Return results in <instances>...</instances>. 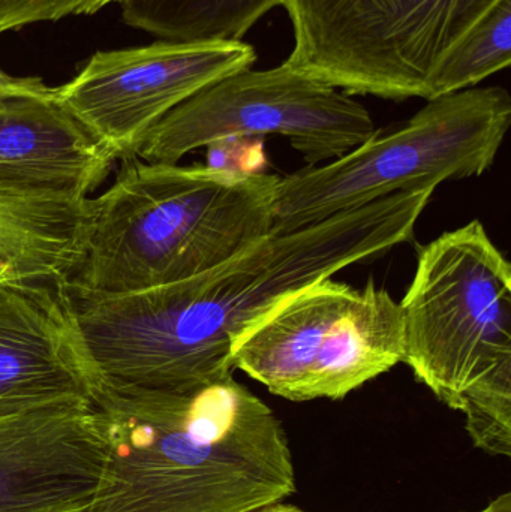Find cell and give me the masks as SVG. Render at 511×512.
Here are the masks:
<instances>
[{
  "label": "cell",
  "instance_id": "6da1fadb",
  "mask_svg": "<svg viewBox=\"0 0 511 512\" xmlns=\"http://www.w3.org/2000/svg\"><path fill=\"white\" fill-rule=\"evenodd\" d=\"M437 185L423 183L263 242L191 279L75 300L99 381L186 391L233 375L236 337L294 292L413 237Z\"/></svg>",
  "mask_w": 511,
  "mask_h": 512
},
{
  "label": "cell",
  "instance_id": "7a4b0ae2",
  "mask_svg": "<svg viewBox=\"0 0 511 512\" xmlns=\"http://www.w3.org/2000/svg\"><path fill=\"white\" fill-rule=\"evenodd\" d=\"M105 465L86 512H249L287 501L284 424L233 375L186 391L96 381Z\"/></svg>",
  "mask_w": 511,
  "mask_h": 512
},
{
  "label": "cell",
  "instance_id": "3957f363",
  "mask_svg": "<svg viewBox=\"0 0 511 512\" xmlns=\"http://www.w3.org/2000/svg\"><path fill=\"white\" fill-rule=\"evenodd\" d=\"M281 177L216 165L123 159L113 185L90 198L75 300L191 279L273 233Z\"/></svg>",
  "mask_w": 511,
  "mask_h": 512
},
{
  "label": "cell",
  "instance_id": "277c9868",
  "mask_svg": "<svg viewBox=\"0 0 511 512\" xmlns=\"http://www.w3.org/2000/svg\"><path fill=\"white\" fill-rule=\"evenodd\" d=\"M510 125L504 87L428 99L399 128L377 131L320 167L281 177L273 230L288 233L423 183L480 177L494 165Z\"/></svg>",
  "mask_w": 511,
  "mask_h": 512
},
{
  "label": "cell",
  "instance_id": "5b68a950",
  "mask_svg": "<svg viewBox=\"0 0 511 512\" xmlns=\"http://www.w3.org/2000/svg\"><path fill=\"white\" fill-rule=\"evenodd\" d=\"M404 360L398 301L369 282L333 277L294 292L234 340L240 370L290 402L341 400Z\"/></svg>",
  "mask_w": 511,
  "mask_h": 512
},
{
  "label": "cell",
  "instance_id": "8992f818",
  "mask_svg": "<svg viewBox=\"0 0 511 512\" xmlns=\"http://www.w3.org/2000/svg\"><path fill=\"white\" fill-rule=\"evenodd\" d=\"M399 307L402 361L450 409L510 366L511 265L477 219L420 249Z\"/></svg>",
  "mask_w": 511,
  "mask_h": 512
},
{
  "label": "cell",
  "instance_id": "52a82bcc",
  "mask_svg": "<svg viewBox=\"0 0 511 512\" xmlns=\"http://www.w3.org/2000/svg\"><path fill=\"white\" fill-rule=\"evenodd\" d=\"M498 0H284L285 65L347 95L431 98L450 48Z\"/></svg>",
  "mask_w": 511,
  "mask_h": 512
},
{
  "label": "cell",
  "instance_id": "ba28073f",
  "mask_svg": "<svg viewBox=\"0 0 511 512\" xmlns=\"http://www.w3.org/2000/svg\"><path fill=\"white\" fill-rule=\"evenodd\" d=\"M375 132L371 114L351 95L282 63L204 87L149 129L129 158L174 165L203 147L279 135L314 167L341 158Z\"/></svg>",
  "mask_w": 511,
  "mask_h": 512
},
{
  "label": "cell",
  "instance_id": "9c48e42d",
  "mask_svg": "<svg viewBox=\"0 0 511 512\" xmlns=\"http://www.w3.org/2000/svg\"><path fill=\"white\" fill-rule=\"evenodd\" d=\"M257 62L243 41H158L96 51L54 98L126 159L170 111L215 81Z\"/></svg>",
  "mask_w": 511,
  "mask_h": 512
},
{
  "label": "cell",
  "instance_id": "30bf717a",
  "mask_svg": "<svg viewBox=\"0 0 511 512\" xmlns=\"http://www.w3.org/2000/svg\"><path fill=\"white\" fill-rule=\"evenodd\" d=\"M104 465L92 400L0 415V512H86Z\"/></svg>",
  "mask_w": 511,
  "mask_h": 512
},
{
  "label": "cell",
  "instance_id": "8fae6325",
  "mask_svg": "<svg viewBox=\"0 0 511 512\" xmlns=\"http://www.w3.org/2000/svg\"><path fill=\"white\" fill-rule=\"evenodd\" d=\"M96 381L68 283L0 286V415L90 400Z\"/></svg>",
  "mask_w": 511,
  "mask_h": 512
},
{
  "label": "cell",
  "instance_id": "7c38bea8",
  "mask_svg": "<svg viewBox=\"0 0 511 512\" xmlns=\"http://www.w3.org/2000/svg\"><path fill=\"white\" fill-rule=\"evenodd\" d=\"M113 147L45 93L0 95V185L89 198L117 161Z\"/></svg>",
  "mask_w": 511,
  "mask_h": 512
},
{
  "label": "cell",
  "instance_id": "4fadbf2b",
  "mask_svg": "<svg viewBox=\"0 0 511 512\" xmlns=\"http://www.w3.org/2000/svg\"><path fill=\"white\" fill-rule=\"evenodd\" d=\"M90 197L0 185V286L69 283L83 259Z\"/></svg>",
  "mask_w": 511,
  "mask_h": 512
},
{
  "label": "cell",
  "instance_id": "5bb4252c",
  "mask_svg": "<svg viewBox=\"0 0 511 512\" xmlns=\"http://www.w3.org/2000/svg\"><path fill=\"white\" fill-rule=\"evenodd\" d=\"M284 0H119L123 23L161 41H242Z\"/></svg>",
  "mask_w": 511,
  "mask_h": 512
},
{
  "label": "cell",
  "instance_id": "9a60e30c",
  "mask_svg": "<svg viewBox=\"0 0 511 512\" xmlns=\"http://www.w3.org/2000/svg\"><path fill=\"white\" fill-rule=\"evenodd\" d=\"M511 62V0H498L443 57L431 98L476 87Z\"/></svg>",
  "mask_w": 511,
  "mask_h": 512
},
{
  "label": "cell",
  "instance_id": "2e32d148",
  "mask_svg": "<svg viewBox=\"0 0 511 512\" xmlns=\"http://www.w3.org/2000/svg\"><path fill=\"white\" fill-rule=\"evenodd\" d=\"M458 411L477 448L492 456H511V364L471 385Z\"/></svg>",
  "mask_w": 511,
  "mask_h": 512
},
{
  "label": "cell",
  "instance_id": "e0dca14e",
  "mask_svg": "<svg viewBox=\"0 0 511 512\" xmlns=\"http://www.w3.org/2000/svg\"><path fill=\"white\" fill-rule=\"evenodd\" d=\"M119 0H0V35L39 23L93 15Z\"/></svg>",
  "mask_w": 511,
  "mask_h": 512
},
{
  "label": "cell",
  "instance_id": "ac0fdd59",
  "mask_svg": "<svg viewBox=\"0 0 511 512\" xmlns=\"http://www.w3.org/2000/svg\"><path fill=\"white\" fill-rule=\"evenodd\" d=\"M51 87L45 86L39 78L12 77L0 69V90L11 93H45Z\"/></svg>",
  "mask_w": 511,
  "mask_h": 512
},
{
  "label": "cell",
  "instance_id": "d6986e66",
  "mask_svg": "<svg viewBox=\"0 0 511 512\" xmlns=\"http://www.w3.org/2000/svg\"><path fill=\"white\" fill-rule=\"evenodd\" d=\"M477 512H511V493L506 492L495 498L491 504Z\"/></svg>",
  "mask_w": 511,
  "mask_h": 512
},
{
  "label": "cell",
  "instance_id": "ffe728a7",
  "mask_svg": "<svg viewBox=\"0 0 511 512\" xmlns=\"http://www.w3.org/2000/svg\"><path fill=\"white\" fill-rule=\"evenodd\" d=\"M249 512H308L297 507V505L287 504L285 501L276 502V504L266 505V507L258 508V510Z\"/></svg>",
  "mask_w": 511,
  "mask_h": 512
},
{
  "label": "cell",
  "instance_id": "44dd1931",
  "mask_svg": "<svg viewBox=\"0 0 511 512\" xmlns=\"http://www.w3.org/2000/svg\"><path fill=\"white\" fill-rule=\"evenodd\" d=\"M2 93H11V92H3V90H0V95H2Z\"/></svg>",
  "mask_w": 511,
  "mask_h": 512
}]
</instances>
